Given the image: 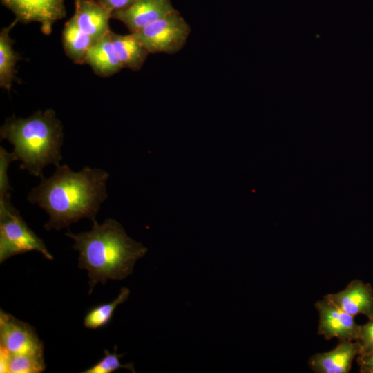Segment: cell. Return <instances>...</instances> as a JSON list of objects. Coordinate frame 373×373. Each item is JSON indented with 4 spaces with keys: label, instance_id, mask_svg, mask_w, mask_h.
<instances>
[{
    "label": "cell",
    "instance_id": "6da1fadb",
    "mask_svg": "<svg viewBox=\"0 0 373 373\" xmlns=\"http://www.w3.org/2000/svg\"><path fill=\"white\" fill-rule=\"evenodd\" d=\"M108 173L100 169L85 166L75 172L67 165H59L50 178H41L27 200L48 214L44 225L47 231L68 227L82 218L94 222L101 204L108 198Z\"/></svg>",
    "mask_w": 373,
    "mask_h": 373
},
{
    "label": "cell",
    "instance_id": "7a4b0ae2",
    "mask_svg": "<svg viewBox=\"0 0 373 373\" xmlns=\"http://www.w3.org/2000/svg\"><path fill=\"white\" fill-rule=\"evenodd\" d=\"M66 236L73 240V248L79 251V267L88 271L89 294L98 283L126 278L132 274L137 260L148 251L111 218L102 224L93 222L88 231L73 233L68 231Z\"/></svg>",
    "mask_w": 373,
    "mask_h": 373
},
{
    "label": "cell",
    "instance_id": "3957f363",
    "mask_svg": "<svg viewBox=\"0 0 373 373\" xmlns=\"http://www.w3.org/2000/svg\"><path fill=\"white\" fill-rule=\"evenodd\" d=\"M0 135L13 145L20 169L30 175L42 178L45 166H59L63 126L52 109L38 111L27 118L12 115L1 126Z\"/></svg>",
    "mask_w": 373,
    "mask_h": 373
},
{
    "label": "cell",
    "instance_id": "277c9868",
    "mask_svg": "<svg viewBox=\"0 0 373 373\" xmlns=\"http://www.w3.org/2000/svg\"><path fill=\"white\" fill-rule=\"evenodd\" d=\"M30 251L40 252L52 260L44 241L28 226L14 207L10 195L0 198V262Z\"/></svg>",
    "mask_w": 373,
    "mask_h": 373
},
{
    "label": "cell",
    "instance_id": "5b68a950",
    "mask_svg": "<svg viewBox=\"0 0 373 373\" xmlns=\"http://www.w3.org/2000/svg\"><path fill=\"white\" fill-rule=\"evenodd\" d=\"M190 32L189 25L175 10L132 33L149 53L174 54L184 46Z\"/></svg>",
    "mask_w": 373,
    "mask_h": 373
},
{
    "label": "cell",
    "instance_id": "8992f818",
    "mask_svg": "<svg viewBox=\"0 0 373 373\" xmlns=\"http://www.w3.org/2000/svg\"><path fill=\"white\" fill-rule=\"evenodd\" d=\"M0 347L12 354L44 355V344L35 328L2 309Z\"/></svg>",
    "mask_w": 373,
    "mask_h": 373
},
{
    "label": "cell",
    "instance_id": "52a82bcc",
    "mask_svg": "<svg viewBox=\"0 0 373 373\" xmlns=\"http://www.w3.org/2000/svg\"><path fill=\"white\" fill-rule=\"evenodd\" d=\"M18 21L39 22L45 35L52 32L54 23L66 17L64 0H1Z\"/></svg>",
    "mask_w": 373,
    "mask_h": 373
},
{
    "label": "cell",
    "instance_id": "ba28073f",
    "mask_svg": "<svg viewBox=\"0 0 373 373\" xmlns=\"http://www.w3.org/2000/svg\"><path fill=\"white\" fill-rule=\"evenodd\" d=\"M318 312L319 323L318 334L326 340L336 338L339 341H357L360 325L352 316L345 312L332 302L323 298L314 305Z\"/></svg>",
    "mask_w": 373,
    "mask_h": 373
},
{
    "label": "cell",
    "instance_id": "9c48e42d",
    "mask_svg": "<svg viewBox=\"0 0 373 373\" xmlns=\"http://www.w3.org/2000/svg\"><path fill=\"white\" fill-rule=\"evenodd\" d=\"M175 10L171 0H136L127 8L113 12L112 18L135 32Z\"/></svg>",
    "mask_w": 373,
    "mask_h": 373
},
{
    "label": "cell",
    "instance_id": "30bf717a",
    "mask_svg": "<svg viewBox=\"0 0 373 373\" xmlns=\"http://www.w3.org/2000/svg\"><path fill=\"white\" fill-rule=\"evenodd\" d=\"M324 297L352 316L363 314L373 318V289L370 283L352 280L343 290Z\"/></svg>",
    "mask_w": 373,
    "mask_h": 373
},
{
    "label": "cell",
    "instance_id": "8fae6325",
    "mask_svg": "<svg viewBox=\"0 0 373 373\" xmlns=\"http://www.w3.org/2000/svg\"><path fill=\"white\" fill-rule=\"evenodd\" d=\"M75 10L71 19L77 26L96 42L109 31L113 11L95 0H75Z\"/></svg>",
    "mask_w": 373,
    "mask_h": 373
},
{
    "label": "cell",
    "instance_id": "7c38bea8",
    "mask_svg": "<svg viewBox=\"0 0 373 373\" xmlns=\"http://www.w3.org/2000/svg\"><path fill=\"white\" fill-rule=\"evenodd\" d=\"M360 353L357 341H339L333 350L311 356L309 365L316 373H348L354 359Z\"/></svg>",
    "mask_w": 373,
    "mask_h": 373
},
{
    "label": "cell",
    "instance_id": "4fadbf2b",
    "mask_svg": "<svg viewBox=\"0 0 373 373\" xmlns=\"http://www.w3.org/2000/svg\"><path fill=\"white\" fill-rule=\"evenodd\" d=\"M110 31L93 45L85 61L101 77L111 76L123 68L113 47Z\"/></svg>",
    "mask_w": 373,
    "mask_h": 373
},
{
    "label": "cell",
    "instance_id": "5bb4252c",
    "mask_svg": "<svg viewBox=\"0 0 373 373\" xmlns=\"http://www.w3.org/2000/svg\"><path fill=\"white\" fill-rule=\"evenodd\" d=\"M110 36L123 68L141 69L149 53L134 35H119L110 31Z\"/></svg>",
    "mask_w": 373,
    "mask_h": 373
},
{
    "label": "cell",
    "instance_id": "9a60e30c",
    "mask_svg": "<svg viewBox=\"0 0 373 373\" xmlns=\"http://www.w3.org/2000/svg\"><path fill=\"white\" fill-rule=\"evenodd\" d=\"M64 49L73 62L85 63L87 53L96 42L90 36L81 30L70 18L65 24L62 32Z\"/></svg>",
    "mask_w": 373,
    "mask_h": 373
},
{
    "label": "cell",
    "instance_id": "2e32d148",
    "mask_svg": "<svg viewBox=\"0 0 373 373\" xmlns=\"http://www.w3.org/2000/svg\"><path fill=\"white\" fill-rule=\"evenodd\" d=\"M17 22L15 19L8 26L3 28L0 33V86L8 91L15 79V66L20 59L13 49L14 41L10 37L11 29Z\"/></svg>",
    "mask_w": 373,
    "mask_h": 373
},
{
    "label": "cell",
    "instance_id": "e0dca14e",
    "mask_svg": "<svg viewBox=\"0 0 373 373\" xmlns=\"http://www.w3.org/2000/svg\"><path fill=\"white\" fill-rule=\"evenodd\" d=\"M45 368L44 355L12 354L0 347L1 373H41Z\"/></svg>",
    "mask_w": 373,
    "mask_h": 373
},
{
    "label": "cell",
    "instance_id": "ac0fdd59",
    "mask_svg": "<svg viewBox=\"0 0 373 373\" xmlns=\"http://www.w3.org/2000/svg\"><path fill=\"white\" fill-rule=\"evenodd\" d=\"M129 295L130 290L126 287H122L114 300L96 305L90 309L84 317V327L90 329H96L106 326L111 321L117 307L126 301Z\"/></svg>",
    "mask_w": 373,
    "mask_h": 373
},
{
    "label": "cell",
    "instance_id": "d6986e66",
    "mask_svg": "<svg viewBox=\"0 0 373 373\" xmlns=\"http://www.w3.org/2000/svg\"><path fill=\"white\" fill-rule=\"evenodd\" d=\"M124 354H119L116 352V346L115 352L111 353L108 350H104V356L97 363L88 369L82 372V373H111L120 368L127 369L130 372L135 373V370L133 363L122 364L120 363V358Z\"/></svg>",
    "mask_w": 373,
    "mask_h": 373
},
{
    "label": "cell",
    "instance_id": "ffe728a7",
    "mask_svg": "<svg viewBox=\"0 0 373 373\" xmlns=\"http://www.w3.org/2000/svg\"><path fill=\"white\" fill-rule=\"evenodd\" d=\"M17 160L14 153L8 152L3 147H0V198L10 195L12 189L8 178V167L10 164Z\"/></svg>",
    "mask_w": 373,
    "mask_h": 373
},
{
    "label": "cell",
    "instance_id": "44dd1931",
    "mask_svg": "<svg viewBox=\"0 0 373 373\" xmlns=\"http://www.w3.org/2000/svg\"><path fill=\"white\" fill-rule=\"evenodd\" d=\"M357 341L361 346L360 354L373 351V318L366 324L360 325Z\"/></svg>",
    "mask_w": 373,
    "mask_h": 373
},
{
    "label": "cell",
    "instance_id": "7402d4cb",
    "mask_svg": "<svg viewBox=\"0 0 373 373\" xmlns=\"http://www.w3.org/2000/svg\"><path fill=\"white\" fill-rule=\"evenodd\" d=\"M361 373H373V351L359 354L356 358Z\"/></svg>",
    "mask_w": 373,
    "mask_h": 373
},
{
    "label": "cell",
    "instance_id": "603a6c76",
    "mask_svg": "<svg viewBox=\"0 0 373 373\" xmlns=\"http://www.w3.org/2000/svg\"><path fill=\"white\" fill-rule=\"evenodd\" d=\"M136 0H98V1L113 12L122 10L132 5Z\"/></svg>",
    "mask_w": 373,
    "mask_h": 373
}]
</instances>
